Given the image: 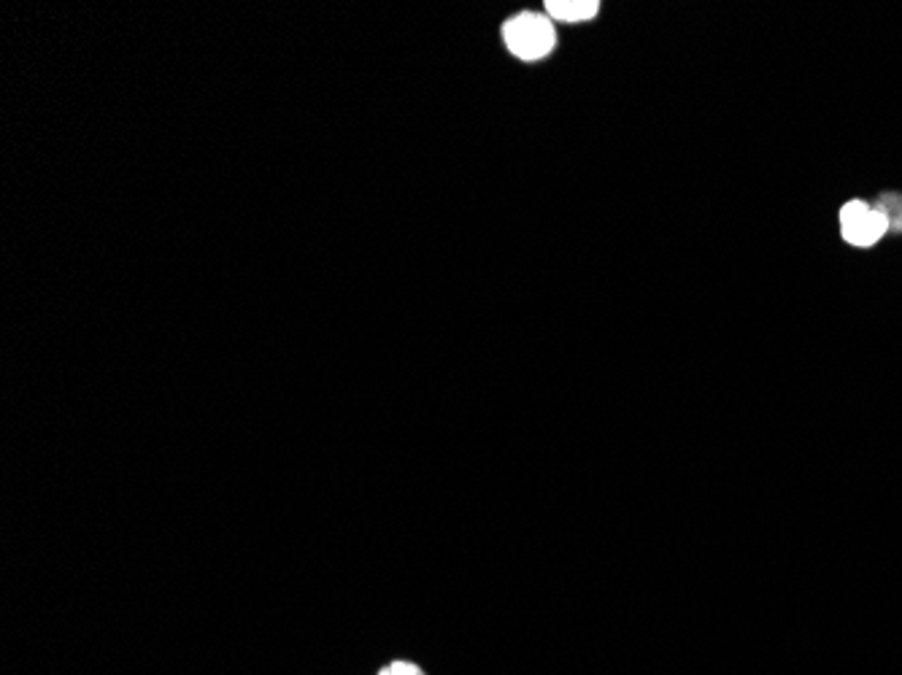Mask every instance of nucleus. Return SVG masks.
I'll return each instance as SVG.
<instances>
[{"label": "nucleus", "mask_w": 902, "mask_h": 675, "mask_svg": "<svg viewBox=\"0 0 902 675\" xmlns=\"http://www.w3.org/2000/svg\"><path fill=\"white\" fill-rule=\"evenodd\" d=\"M503 41H506L508 52L513 58L524 60V63H535L551 54L557 47V33L549 16L535 14V11H522L513 20L506 22L503 27Z\"/></svg>", "instance_id": "1"}, {"label": "nucleus", "mask_w": 902, "mask_h": 675, "mask_svg": "<svg viewBox=\"0 0 902 675\" xmlns=\"http://www.w3.org/2000/svg\"><path fill=\"white\" fill-rule=\"evenodd\" d=\"M889 232V219L881 208L865 201H849L840 208V235L851 246L867 249Z\"/></svg>", "instance_id": "2"}, {"label": "nucleus", "mask_w": 902, "mask_h": 675, "mask_svg": "<svg viewBox=\"0 0 902 675\" xmlns=\"http://www.w3.org/2000/svg\"><path fill=\"white\" fill-rule=\"evenodd\" d=\"M600 11L597 0H549L546 14L560 22H586Z\"/></svg>", "instance_id": "3"}, {"label": "nucleus", "mask_w": 902, "mask_h": 675, "mask_svg": "<svg viewBox=\"0 0 902 675\" xmlns=\"http://www.w3.org/2000/svg\"><path fill=\"white\" fill-rule=\"evenodd\" d=\"M889 219V230H902V195H884L878 206Z\"/></svg>", "instance_id": "4"}, {"label": "nucleus", "mask_w": 902, "mask_h": 675, "mask_svg": "<svg viewBox=\"0 0 902 675\" xmlns=\"http://www.w3.org/2000/svg\"><path fill=\"white\" fill-rule=\"evenodd\" d=\"M379 675H424V671L419 665H414V662L397 660V662H392V665H386Z\"/></svg>", "instance_id": "5"}]
</instances>
